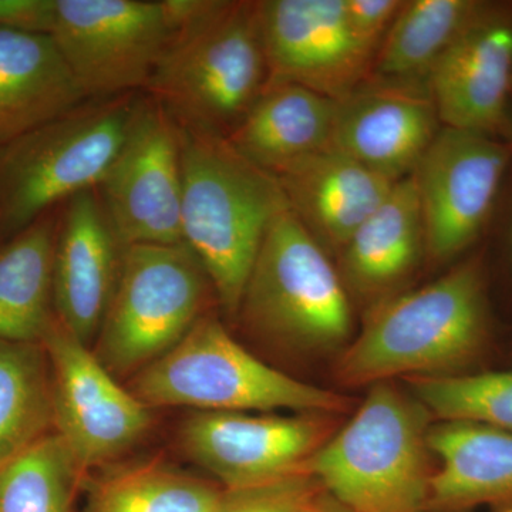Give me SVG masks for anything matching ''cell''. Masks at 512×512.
<instances>
[{"label":"cell","instance_id":"4","mask_svg":"<svg viewBox=\"0 0 512 512\" xmlns=\"http://www.w3.org/2000/svg\"><path fill=\"white\" fill-rule=\"evenodd\" d=\"M430 417L414 394L390 382L373 384L303 473L353 512H427Z\"/></svg>","mask_w":512,"mask_h":512},{"label":"cell","instance_id":"32","mask_svg":"<svg viewBox=\"0 0 512 512\" xmlns=\"http://www.w3.org/2000/svg\"><path fill=\"white\" fill-rule=\"evenodd\" d=\"M320 488L318 481L311 477L305 484L282 505L279 512H305L306 504L311 500L313 494Z\"/></svg>","mask_w":512,"mask_h":512},{"label":"cell","instance_id":"29","mask_svg":"<svg viewBox=\"0 0 512 512\" xmlns=\"http://www.w3.org/2000/svg\"><path fill=\"white\" fill-rule=\"evenodd\" d=\"M402 0H343L350 32L363 49L376 56Z\"/></svg>","mask_w":512,"mask_h":512},{"label":"cell","instance_id":"19","mask_svg":"<svg viewBox=\"0 0 512 512\" xmlns=\"http://www.w3.org/2000/svg\"><path fill=\"white\" fill-rule=\"evenodd\" d=\"M86 101L52 37L0 29V147Z\"/></svg>","mask_w":512,"mask_h":512},{"label":"cell","instance_id":"24","mask_svg":"<svg viewBox=\"0 0 512 512\" xmlns=\"http://www.w3.org/2000/svg\"><path fill=\"white\" fill-rule=\"evenodd\" d=\"M485 9L473 0L403 2L377 50L369 79L426 89L434 64L461 33L487 16Z\"/></svg>","mask_w":512,"mask_h":512},{"label":"cell","instance_id":"18","mask_svg":"<svg viewBox=\"0 0 512 512\" xmlns=\"http://www.w3.org/2000/svg\"><path fill=\"white\" fill-rule=\"evenodd\" d=\"M275 178L303 227L323 248L339 251L396 184L332 146Z\"/></svg>","mask_w":512,"mask_h":512},{"label":"cell","instance_id":"6","mask_svg":"<svg viewBox=\"0 0 512 512\" xmlns=\"http://www.w3.org/2000/svg\"><path fill=\"white\" fill-rule=\"evenodd\" d=\"M134 396L150 406L202 412L342 413L348 400L265 365L215 318L202 316L178 345L141 369Z\"/></svg>","mask_w":512,"mask_h":512},{"label":"cell","instance_id":"2","mask_svg":"<svg viewBox=\"0 0 512 512\" xmlns=\"http://www.w3.org/2000/svg\"><path fill=\"white\" fill-rule=\"evenodd\" d=\"M491 342L487 282L480 258L461 262L437 281L375 306L336 365L346 386L394 377L470 373Z\"/></svg>","mask_w":512,"mask_h":512},{"label":"cell","instance_id":"21","mask_svg":"<svg viewBox=\"0 0 512 512\" xmlns=\"http://www.w3.org/2000/svg\"><path fill=\"white\" fill-rule=\"evenodd\" d=\"M336 104L296 84H268L227 141L249 163L276 177L330 147Z\"/></svg>","mask_w":512,"mask_h":512},{"label":"cell","instance_id":"31","mask_svg":"<svg viewBox=\"0 0 512 512\" xmlns=\"http://www.w3.org/2000/svg\"><path fill=\"white\" fill-rule=\"evenodd\" d=\"M55 0H0V29L49 35Z\"/></svg>","mask_w":512,"mask_h":512},{"label":"cell","instance_id":"25","mask_svg":"<svg viewBox=\"0 0 512 512\" xmlns=\"http://www.w3.org/2000/svg\"><path fill=\"white\" fill-rule=\"evenodd\" d=\"M55 426L52 370L42 343L0 340V466Z\"/></svg>","mask_w":512,"mask_h":512},{"label":"cell","instance_id":"7","mask_svg":"<svg viewBox=\"0 0 512 512\" xmlns=\"http://www.w3.org/2000/svg\"><path fill=\"white\" fill-rule=\"evenodd\" d=\"M238 312L258 332L292 348L329 352L349 340L345 282L289 205L266 231Z\"/></svg>","mask_w":512,"mask_h":512},{"label":"cell","instance_id":"34","mask_svg":"<svg viewBox=\"0 0 512 512\" xmlns=\"http://www.w3.org/2000/svg\"><path fill=\"white\" fill-rule=\"evenodd\" d=\"M511 245H512V235H511Z\"/></svg>","mask_w":512,"mask_h":512},{"label":"cell","instance_id":"23","mask_svg":"<svg viewBox=\"0 0 512 512\" xmlns=\"http://www.w3.org/2000/svg\"><path fill=\"white\" fill-rule=\"evenodd\" d=\"M57 227L59 220L47 212L0 248V340L42 343L55 322Z\"/></svg>","mask_w":512,"mask_h":512},{"label":"cell","instance_id":"9","mask_svg":"<svg viewBox=\"0 0 512 512\" xmlns=\"http://www.w3.org/2000/svg\"><path fill=\"white\" fill-rule=\"evenodd\" d=\"M174 28L164 0H55L49 36L87 100L146 90Z\"/></svg>","mask_w":512,"mask_h":512},{"label":"cell","instance_id":"15","mask_svg":"<svg viewBox=\"0 0 512 512\" xmlns=\"http://www.w3.org/2000/svg\"><path fill=\"white\" fill-rule=\"evenodd\" d=\"M441 127L426 89L369 79L338 100L330 146L397 183L413 174Z\"/></svg>","mask_w":512,"mask_h":512},{"label":"cell","instance_id":"14","mask_svg":"<svg viewBox=\"0 0 512 512\" xmlns=\"http://www.w3.org/2000/svg\"><path fill=\"white\" fill-rule=\"evenodd\" d=\"M258 12L268 84L339 100L369 80L375 56L350 32L343 0H264Z\"/></svg>","mask_w":512,"mask_h":512},{"label":"cell","instance_id":"26","mask_svg":"<svg viewBox=\"0 0 512 512\" xmlns=\"http://www.w3.org/2000/svg\"><path fill=\"white\" fill-rule=\"evenodd\" d=\"M224 493L201 478L150 464L101 480L83 512H215Z\"/></svg>","mask_w":512,"mask_h":512},{"label":"cell","instance_id":"10","mask_svg":"<svg viewBox=\"0 0 512 512\" xmlns=\"http://www.w3.org/2000/svg\"><path fill=\"white\" fill-rule=\"evenodd\" d=\"M96 190L121 247L183 244L180 133L150 97Z\"/></svg>","mask_w":512,"mask_h":512},{"label":"cell","instance_id":"28","mask_svg":"<svg viewBox=\"0 0 512 512\" xmlns=\"http://www.w3.org/2000/svg\"><path fill=\"white\" fill-rule=\"evenodd\" d=\"M412 394L441 421H468L512 433V370L409 379Z\"/></svg>","mask_w":512,"mask_h":512},{"label":"cell","instance_id":"16","mask_svg":"<svg viewBox=\"0 0 512 512\" xmlns=\"http://www.w3.org/2000/svg\"><path fill=\"white\" fill-rule=\"evenodd\" d=\"M123 249L96 188L66 201L53 259V306L57 320L83 345L99 335Z\"/></svg>","mask_w":512,"mask_h":512},{"label":"cell","instance_id":"5","mask_svg":"<svg viewBox=\"0 0 512 512\" xmlns=\"http://www.w3.org/2000/svg\"><path fill=\"white\" fill-rule=\"evenodd\" d=\"M137 94L89 100L0 147V238H13L57 202L94 190L119 153Z\"/></svg>","mask_w":512,"mask_h":512},{"label":"cell","instance_id":"27","mask_svg":"<svg viewBox=\"0 0 512 512\" xmlns=\"http://www.w3.org/2000/svg\"><path fill=\"white\" fill-rule=\"evenodd\" d=\"M83 468L57 433L0 466V512H73Z\"/></svg>","mask_w":512,"mask_h":512},{"label":"cell","instance_id":"20","mask_svg":"<svg viewBox=\"0 0 512 512\" xmlns=\"http://www.w3.org/2000/svg\"><path fill=\"white\" fill-rule=\"evenodd\" d=\"M440 468L430 481L427 512L512 505V433L468 421H441L429 430Z\"/></svg>","mask_w":512,"mask_h":512},{"label":"cell","instance_id":"12","mask_svg":"<svg viewBox=\"0 0 512 512\" xmlns=\"http://www.w3.org/2000/svg\"><path fill=\"white\" fill-rule=\"evenodd\" d=\"M42 345L52 370L56 433L83 470L120 456L147 433V404L123 389L57 318Z\"/></svg>","mask_w":512,"mask_h":512},{"label":"cell","instance_id":"13","mask_svg":"<svg viewBox=\"0 0 512 512\" xmlns=\"http://www.w3.org/2000/svg\"><path fill=\"white\" fill-rule=\"evenodd\" d=\"M328 417L202 412L185 421L181 439L225 490H241L305 474L306 461L332 436Z\"/></svg>","mask_w":512,"mask_h":512},{"label":"cell","instance_id":"8","mask_svg":"<svg viewBox=\"0 0 512 512\" xmlns=\"http://www.w3.org/2000/svg\"><path fill=\"white\" fill-rule=\"evenodd\" d=\"M211 288L187 245L124 248L94 355L113 376L144 369L194 328Z\"/></svg>","mask_w":512,"mask_h":512},{"label":"cell","instance_id":"11","mask_svg":"<svg viewBox=\"0 0 512 512\" xmlns=\"http://www.w3.org/2000/svg\"><path fill=\"white\" fill-rule=\"evenodd\" d=\"M511 148L488 134L441 127L413 171L426 252L453 261L480 237L497 198Z\"/></svg>","mask_w":512,"mask_h":512},{"label":"cell","instance_id":"3","mask_svg":"<svg viewBox=\"0 0 512 512\" xmlns=\"http://www.w3.org/2000/svg\"><path fill=\"white\" fill-rule=\"evenodd\" d=\"M181 235L229 315L238 313L266 231L288 207L278 180L225 138L178 127Z\"/></svg>","mask_w":512,"mask_h":512},{"label":"cell","instance_id":"30","mask_svg":"<svg viewBox=\"0 0 512 512\" xmlns=\"http://www.w3.org/2000/svg\"><path fill=\"white\" fill-rule=\"evenodd\" d=\"M311 476L298 474L258 487L225 490L220 507L215 512H279L282 505L302 487Z\"/></svg>","mask_w":512,"mask_h":512},{"label":"cell","instance_id":"17","mask_svg":"<svg viewBox=\"0 0 512 512\" xmlns=\"http://www.w3.org/2000/svg\"><path fill=\"white\" fill-rule=\"evenodd\" d=\"M426 89L441 126L488 136L500 130L512 89V25L478 20L437 60Z\"/></svg>","mask_w":512,"mask_h":512},{"label":"cell","instance_id":"33","mask_svg":"<svg viewBox=\"0 0 512 512\" xmlns=\"http://www.w3.org/2000/svg\"><path fill=\"white\" fill-rule=\"evenodd\" d=\"M305 512H353L346 505L339 503L336 498L326 493L322 487L312 495L306 504Z\"/></svg>","mask_w":512,"mask_h":512},{"label":"cell","instance_id":"22","mask_svg":"<svg viewBox=\"0 0 512 512\" xmlns=\"http://www.w3.org/2000/svg\"><path fill=\"white\" fill-rule=\"evenodd\" d=\"M426 251L423 214L413 174L394 184L379 208L342 249V279L360 296L392 291Z\"/></svg>","mask_w":512,"mask_h":512},{"label":"cell","instance_id":"1","mask_svg":"<svg viewBox=\"0 0 512 512\" xmlns=\"http://www.w3.org/2000/svg\"><path fill=\"white\" fill-rule=\"evenodd\" d=\"M174 33L146 92L183 130L227 138L268 86L258 2L167 0Z\"/></svg>","mask_w":512,"mask_h":512}]
</instances>
